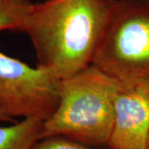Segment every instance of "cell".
Instances as JSON below:
<instances>
[{
  "instance_id": "9",
  "label": "cell",
  "mask_w": 149,
  "mask_h": 149,
  "mask_svg": "<svg viewBox=\"0 0 149 149\" xmlns=\"http://www.w3.org/2000/svg\"><path fill=\"white\" fill-rule=\"evenodd\" d=\"M12 121H13V118L8 117L0 108V122H12Z\"/></svg>"
},
{
  "instance_id": "11",
  "label": "cell",
  "mask_w": 149,
  "mask_h": 149,
  "mask_svg": "<svg viewBox=\"0 0 149 149\" xmlns=\"http://www.w3.org/2000/svg\"><path fill=\"white\" fill-rule=\"evenodd\" d=\"M139 1H143V2H149V0H139Z\"/></svg>"
},
{
  "instance_id": "6",
  "label": "cell",
  "mask_w": 149,
  "mask_h": 149,
  "mask_svg": "<svg viewBox=\"0 0 149 149\" xmlns=\"http://www.w3.org/2000/svg\"><path fill=\"white\" fill-rule=\"evenodd\" d=\"M43 122L24 118L8 126H0V149H31L42 139Z\"/></svg>"
},
{
  "instance_id": "8",
  "label": "cell",
  "mask_w": 149,
  "mask_h": 149,
  "mask_svg": "<svg viewBox=\"0 0 149 149\" xmlns=\"http://www.w3.org/2000/svg\"><path fill=\"white\" fill-rule=\"evenodd\" d=\"M31 149H108L96 148L72 139L54 136L41 139L34 144Z\"/></svg>"
},
{
  "instance_id": "7",
  "label": "cell",
  "mask_w": 149,
  "mask_h": 149,
  "mask_svg": "<svg viewBox=\"0 0 149 149\" xmlns=\"http://www.w3.org/2000/svg\"><path fill=\"white\" fill-rule=\"evenodd\" d=\"M32 4L28 0H0V32H23Z\"/></svg>"
},
{
  "instance_id": "5",
  "label": "cell",
  "mask_w": 149,
  "mask_h": 149,
  "mask_svg": "<svg viewBox=\"0 0 149 149\" xmlns=\"http://www.w3.org/2000/svg\"><path fill=\"white\" fill-rule=\"evenodd\" d=\"M149 139V79L120 85L108 149H146Z\"/></svg>"
},
{
  "instance_id": "1",
  "label": "cell",
  "mask_w": 149,
  "mask_h": 149,
  "mask_svg": "<svg viewBox=\"0 0 149 149\" xmlns=\"http://www.w3.org/2000/svg\"><path fill=\"white\" fill-rule=\"evenodd\" d=\"M115 0H47L32 3L23 32L37 65L60 80L92 65Z\"/></svg>"
},
{
  "instance_id": "12",
  "label": "cell",
  "mask_w": 149,
  "mask_h": 149,
  "mask_svg": "<svg viewBox=\"0 0 149 149\" xmlns=\"http://www.w3.org/2000/svg\"><path fill=\"white\" fill-rule=\"evenodd\" d=\"M42 2H43V1H47V0H42Z\"/></svg>"
},
{
  "instance_id": "10",
  "label": "cell",
  "mask_w": 149,
  "mask_h": 149,
  "mask_svg": "<svg viewBox=\"0 0 149 149\" xmlns=\"http://www.w3.org/2000/svg\"><path fill=\"white\" fill-rule=\"evenodd\" d=\"M146 149H149V139H148V145H147V148Z\"/></svg>"
},
{
  "instance_id": "2",
  "label": "cell",
  "mask_w": 149,
  "mask_h": 149,
  "mask_svg": "<svg viewBox=\"0 0 149 149\" xmlns=\"http://www.w3.org/2000/svg\"><path fill=\"white\" fill-rule=\"evenodd\" d=\"M120 84L91 65L61 80L59 101L43 122L42 139L60 136L96 148H107Z\"/></svg>"
},
{
  "instance_id": "3",
  "label": "cell",
  "mask_w": 149,
  "mask_h": 149,
  "mask_svg": "<svg viewBox=\"0 0 149 149\" xmlns=\"http://www.w3.org/2000/svg\"><path fill=\"white\" fill-rule=\"evenodd\" d=\"M92 65L120 85L149 79V2L115 0Z\"/></svg>"
},
{
  "instance_id": "4",
  "label": "cell",
  "mask_w": 149,
  "mask_h": 149,
  "mask_svg": "<svg viewBox=\"0 0 149 149\" xmlns=\"http://www.w3.org/2000/svg\"><path fill=\"white\" fill-rule=\"evenodd\" d=\"M61 80L0 51V108L10 117L45 121L56 109Z\"/></svg>"
}]
</instances>
